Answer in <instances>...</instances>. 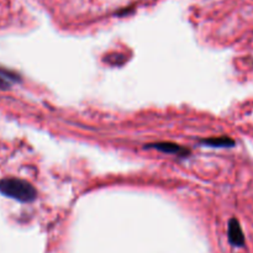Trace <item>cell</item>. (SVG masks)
I'll use <instances>...</instances> for the list:
<instances>
[{
	"mask_svg": "<svg viewBox=\"0 0 253 253\" xmlns=\"http://www.w3.org/2000/svg\"><path fill=\"white\" fill-rule=\"evenodd\" d=\"M0 194L20 203H32L37 198L34 185L17 178H5L0 180Z\"/></svg>",
	"mask_w": 253,
	"mask_h": 253,
	"instance_id": "1",
	"label": "cell"
},
{
	"mask_svg": "<svg viewBox=\"0 0 253 253\" xmlns=\"http://www.w3.org/2000/svg\"><path fill=\"white\" fill-rule=\"evenodd\" d=\"M227 239L229 242L235 247H244L245 246V235L241 229L239 220L231 219L227 225Z\"/></svg>",
	"mask_w": 253,
	"mask_h": 253,
	"instance_id": "2",
	"label": "cell"
},
{
	"mask_svg": "<svg viewBox=\"0 0 253 253\" xmlns=\"http://www.w3.org/2000/svg\"><path fill=\"white\" fill-rule=\"evenodd\" d=\"M146 148H155V150L161 151V152L163 153H170V155H177V156H180V157H187V156L190 153V151L187 150V148L172 142L150 143V145L146 146Z\"/></svg>",
	"mask_w": 253,
	"mask_h": 253,
	"instance_id": "3",
	"label": "cell"
},
{
	"mask_svg": "<svg viewBox=\"0 0 253 253\" xmlns=\"http://www.w3.org/2000/svg\"><path fill=\"white\" fill-rule=\"evenodd\" d=\"M10 88V84L7 83L6 79L0 74V90H6V89Z\"/></svg>",
	"mask_w": 253,
	"mask_h": 253,
	"instance_id": "5",
	"label": "cell"
},
{
	"mask_svg": "<svg viewBox=\"0 0 253 253\" xmlns=\"http://www.w3.org/2000/svg\"><path fill=\"white\" fill-rule=\"evenodd\" d=\"M202 143L210 146V147H234L235 146V141L227 136L207 138V140H203Z\"/></svg>",
	"mask_w": 253,
	"mask_h": 253,
	"instance_id": "4",
	"label": "cell"
}]
</instances>
